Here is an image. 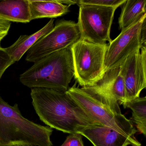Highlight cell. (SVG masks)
Listing matches in <instances>:
<instances>
[{"label": "cell", "mask_w": 146, "mask_h": 146, "mask_svg": "<svg viewBox=\"0 0 146 146\" xmlns=\"http://www.w3.org/2000/svg\"><path fill=\"white\" fill-rule=\"evenodd\" d=\"M32 104L40 119L51 128L64 133H81L101 125L90 117L66 91L53 89L31 88Z\"/></svg>", "instance_id": "obj_1"}, {"label": "cell", "mask_w": 146, "mask_h": 146, "mask_svg": "<svg viewBox=\"0 0 146 146\" xmlns=\"http://www.w3.org/2000/svg\"><path fill=\"white\" fill-rule=\"evenodd\" d=\"M53 130L25 118L17 104L11 106L0 96V146H52Z\"/></svg>", "instance_id": "obj_2"}, {"label": "cell", "mask_w": 146, "mask_h": 146, "mask_svg": "<svg viewBox=\"0 0 146 146\" xmlns=\"http://www.w3.org/2000/svg\"><path fill=\"white\" fill-rule=\"evenodd\" d=\"M67 94L94 120L105 127L132 137L137 132L121 113L118 102L91 87L69 88Z\"/></svg>", "instance_id": "obj_3"}, {"label": "cell", "mask_w": 146, "mask_h": 146, "mask_svg": "<svg viewBox=\"0 0 146 146\" xmlns=\"http://www.w3.org/2000/svg\"><path fill=\"white\" fill-rule=\"evenodd\" d=\"M74 77L71 47L53 53L34 63L19 77L28 88H42L66 91Z\"/></svg>", "instance_id": "obj_4"}, {"label": "cell", "mask_w": 146, "mask_h": 146, "mask_svg": "<svg viewBox=\"0 0 146 146\" xmlns=\"http://www.w3.org/2000/svg\"><path fill=\"white\" fill-rule=\"evenodd\" d=\"M108 44H95L80 39L71 47L74 77L82 88L92 86L105 73Z\"/></svg>", "instance_id": "obj_5"}, {"label": "cell", "mask_w": 146, "mask_h": 146, "mask_svg": "<svg viewBox=\"0 0 146 146\" xmlns=\"http://www.w3.org/2000/svg\"><path fill=\"white\" fill-rule=\"evenodd\" d=\"M78 23L80 39L100 45L111 42L110 31L117 8L89 5H79Z\"/></svg>", "instance_id": "obj_6"}, {"label": "cell", "mask_w": 146, "mask_h": 146, "mask_svg": "<svg viewBox=\"0 0 146 146\" xmlns=\"http://www.w3.org/2000/svg\"><path fill=\"white\" fill-rule=\"evenodd\" d=\"M80 38L77 23L72 21H58L50 32L27 51L25 60L35 63L53 53L71 47Z\"/></svg>", "instance_id": "obj_7"}, {"label": "cell", "mask_w": 146, "mask_h": 146, "mask_svg": "<svg viewBox=\"0 0 146 146\" xmlns=\"http://www.w3.org/2000/svg\"><path fill=\"white\" fill-rule=\"evenodd\" d=\"M146 14L132 25L121 31L118 36L108 44L105 61V72L120 66L125 59L142 46V27Z\"/></svg>", "instance_id": "obj_8"}, {"label": "cell", "mask_w": 146, "mask_h": 146, "mask_svg": "<svg viewBox=\"0 0 146 146\" xmlns=\"http://www.w3.org/2000/svg\"><path fill=\"white\" fill-rule=\"evenodd\" d=\"M125 90V102L139 97L146 87V46L130 54L120 65Z\"/></svg>", "instance_id": "obj_9"}, {"label": "cell", "mask_w": 146, "mask_h": 146, "mask_svg": "<svg viewBox=\"0 0 146 146\" xmlns=\"http://www.w3.org/2000/svg\"><path fill=\"white\" fill-rule=\"evenodd\" d=\"M88 138L94 146H141L135 137L122 134L113 129L98 125L80 133Z\"/></svg>", "instance_id": "obj_10"}, {"label": "cell", "mask_w": 146, "mask_h": 146, "mask_svg": "<svg viewBox=\"0 0 146 146\" xmlns=\"http://www.w3.org/2000/svg\"><path fill=\"white\" fill-rule=\"evenodd\" d=\"M89 87L119 102L120 104L125 102L124 84L120 73V66L107 71L100 80Z\"/></svg>", "instance_id": "obj_11"}, {"label": "cell", "mask_w": 146, "mask_h": 146, "mask_svg": "<svg viewBox=\"0 0 146 146\" xmlns=\"http://www.w3.org/2000/svg\"><path fill=\"white\" fill-rule=\"evenodd\" d=\"M54 19H52L42 29L30 35H21L16 42L5 48L12 59L16 63L19 61L37 40L50 32L54 26Z\"/></svg>", "instance_id": "obj_12"}, {"label": "cell", "mask_w": 146, "mask_h": 146, "mask_svg": "<svg viewBox=\"0 0 146 146\" xmlns=\"http://www.w3.org/2000/svg\"><path fill=\"white\" fill-rule=\"evenodd\" d=\"M31 21L38 19L54 18L68 13L69 6L57 1L29 0Z\"/></svg>", "instance_id": "obj_13"}, {"label": "cell", "mask_w": 146, "mask_h": 146, "mask_svg": "<svg viewBox=\"0 0 146 146\" xmlns=\"http://www.w3.org/2000/svg\"><path fill=\"white\" fill-rule=\"evenodd\" d=\"M0 18L11 23H29V0L1 1Z\"/></svg>", "instance_id": "obj_14"}, {"label": "cell", "mask_w": 146, "mask_h": 146, "mask_svg": "<svg viewBox=\"0 0 146 146\" xmlns=\"http://www.w3.org/2000/svg\"><path fill=\"white\" fill-rule=\"evenodd\" d=\"M119 19V29H127L146 14V0H126Z\"/></svg>", "instance_id": "obj_15"}, {"label": "cell", "mask_w": 146, "mask_h": 146, "mask_svg": "<svg viewBox=\"0 0 146 146\" xmlns=\"http://www.w3.org/2000/svg\"><path fill=\"white\" fill-rule=\"evenodd\" d=\"M125 108L132 111L131 123L136 125L138 131L146 135V97H138L122 104Z\"/></svg>", "instance_id": "obj_16"}, {"label": "cell", "mask_w": 146, "mask_h": 146, "mask_svg": "<svg viewBox=\"0 0 146 146\" xmlns=\"http://www.w3.org/2000/svg\"><path fill=\"white\" fill-rule=\"evenodd\" d=\"M126 0H79L78 5H89L117 8L123 5Z\"/></svg>", "instance_id": "obj_17"}, {"label": "cell", "mask_w": 146, "mask_h": 146, "mask_svg": "<svg viewBox=\"0 0 146 146\" xmlns=\"http://www.w3.org/2000/svg\"><path fill=\"white\" fill-rule=\"evenodd\" d=\"M15 63L5 48L0 47V80L5 71Z\"/></svg>", "instance_id": "obj_18"}, {"label": "cell", "mask_w": 146, "mask_h": 146, "mask_svg": "<svg viewBox=\"0 0 146 146\" xmlns=\"http://www.w3.org/2000/svg\"><path fill=\"white\" fill-rule=\"evenodd\" d=\"M61 146H84L82 135L78 133L70 134Z\"/></svg>", "instance_id": "obj_19"}, {"label": "cell", "mask_w": 146, "mask_h": 146, "mask_svg": "<svg viewBox=\"0 0 146 146\" xmlns=\"http://www.w3.org/2000/svg\"><path fill=\"white\" fill-rule=\"evenodd\" d=\"M11 23L0 18V34L7 36L11 28Z\"/></svg>", "instance_id": "obj_20"}, {"label": "cell", "mask_w": 146, "mask_h": 146, "mask_svg": "<svg viewBox=\"0 0 146 146\" xmlns=\"http://www.w3.org/2000/svg\"><path fill=\"white\" fill-rule=\"evenodd\" d=\"M58 1L60 3L63 5L66 4L67 6H70L71 5L78 4V1H60V0H58Z\"/></svg>", "instance_id": "obj_21"}, {"label": "cell", "mask_w": 146, "mask_h": 146, "mask_svg": "<svg viewBox=\"0 0 146 146\" xmlns=\"http://www.w3.org/2000/svg\"><path fill=\"white\" fill-rule=\"evenodd\" d=\"M6 36L5 35H2V34H0V42L2 41V40L5 38Z\"/></svg>", "instance_id": "obj_22"}, {"label": "cell", "mask_w": 146, "mask_h": 146, "mask_svg": "<svg viewBox=\"0 0 146 146\" xmlns=\"http://www.w3.org/2000/svg\"><path fill=\"white\" fill-rule=\"evenodd\" d=\"M30 146V145H12V146Z\"/></svg>", "instance_id": "obj_23"}]
</instances>
